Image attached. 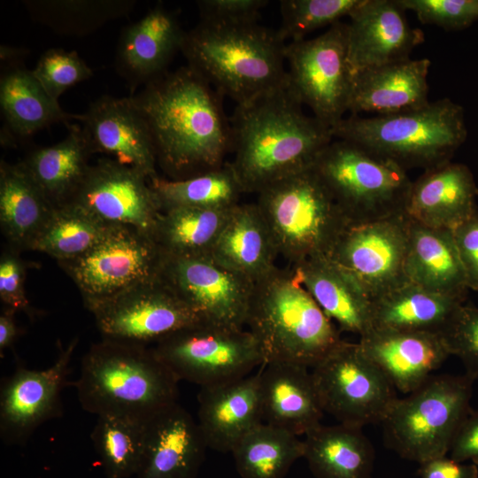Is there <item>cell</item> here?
I'll list each match as a JSON object with an SVG mask.
<instances>
[{
  "instance_id": "obj_5",
  "label": "cell",
  "mask_w": 478,
  "mask_h": 478,
  "mask_svg": "<svg viewBox=\"0 0 478 478\" xmlns=\"http://www.w3.org/2000/svg\"><path fill=\"white\" fill-rule=\"evenodd\" d=\"M245 326L258 345L263 364L312 368L343 341L293 267H276L255 282Z\"/></svg>"
},
{
  "instance_id": "obj_14",
  "label": "cell",
  "mask_w": 478,
  "mask_h": 478,
  "mask_svg": "<svg viewBox=\"0 0 478 478\" xmlns=\"http://www.w3.org/2000/svg\"><path fill=\"white\" fill-rule=\"evenodd\" d=\"M409 220L405 214L344 224L327 258L370 298L408 281Z\"/></svg>"
},
{
  "instance_id": "obj_11",
  "label": "cell",
  "mask_w": 478,
  "mask_h": 478,
  "mask_svg": "<svg viewBox=\"0 0 478 478\" xmlns=\"http://www.w3.org/2000/svg\"><path fill=\"white\" fill-rule=\"evenodd\" d=\"M153 350L179 381L200 388L244 377L263 365L258 345L248 330L202 322L162 339Z\"/></svg>"
},
{
  "instance_id": "obj_48",
  "label": "cell",
  "mask_w": 478,
  "mask_h": 478,
  "mask_svg": "<svg viewBox=\"0 0 478 478\" xmlns=\"http://www.w3.org/2000/svg\"><path fill=\"white\" fill-rule=\"evenodd\" d=\"M468 289L478 291V210L452 230Z\"/></svg>"
},
{
  "instance_id": "obj_4",
  "label": "cell",
  "mask_w": 478,
  "mask_h": 478,
  "mask_svg": "<svg viewBox=\"0 0 478 478\" xmlns=\"http://www.w3.org/2000/svg\"><path fill=\"white\" fill-rule=\"evenodd\" d=\"M178 382L153 348L104 339L83 356L73 385L88 412L148 421L177 403Z\"/></svg>"
},
{
  "instance_id": "obj_49",
  "label": "cell",
  "mask_w": 478,
  "mask_h": 478,
  "mask_svg": "<svg viewBox=\"0 0 478 478\" xmlns=\"http://www.w3.org/2000/svg\"><path fill=\"white\" fill-rule=\"evenodd\" d=\"M450 458L478 465V411H471L459 428L450 447Z\"/></svg>"
},
{
  "instance_id": "obj_30",
  "label": "cell",
  "mask_w": 478,
  "mask_h": 478,
  "mask_svg": "<svg viewBox=\"0 0 478 478\" xmlns=\"http://www.w3.org/2000/svg\"><path fill=\"white\" fill-rule=\"evenodd\" d=\"M277 255L256 204H239L233 208L211 253L220 265L254 283L277 267Z\"/></svg>"
},
{
  "instance_id": "obj_28",
  "label": "cell",
  "mask_w": 478,
  "mask_h": 478,
  "mask_svg": "<svg viewBox=\"0 0 478 478\" xmlns=\"http://www.w3.org/2000/svg\"><path fill=\"white\" fill-rule=\"evenodd\" d=\"M295 268L301 283L341 331L363 335L372 329V302L358 286L325 256Z\"/></svg>"
},
{
  "instance_id": "obj_8",
  "label": "cell",
  "mask_w": 478,
  "mask_h": 478,
  "mask_svg": "<svg viewBox=\"0 0 478 478\" xmlns=\"http://www.w3.org/2000/svg\"><path fill=\"white\" fill-rule=\"evenodd\" d=\"M474 382L466 374L432 375L408 396L397 397L381 423L386 446L419 464L446 456L472 411Z\"/></svg>"
},
{
  "instance_id": "obj_12",
  "label": "cell",
  "mask_w": 478,
  "mask_h": 478,
  "mask_svg": "<svg viewBox=\"0 0 478 478\" xmlns=\"http://www.w3.org/2000/svg\"><path fill=\"white\" fill-rule=\"evenodd\" d=\"M324 412L339 423L363 428L381 424L394 401L396 389L361 350L343 340L312 367Z\"/></svg>"
},
{
  "instance_id": "obj_26",
  "label": "cell",
  "mask_w": 478,
  "mask_h": 478,
  "mask_svg": "<svg viewBox=\"0 0 478 478\" xmlns=\"http://www.w3.org/2000/svg\"><path fill=\"white\" fill-rule=\"evenodd\" d=\"M428 58H408L360 72L353 76L348 112L389 115L414 111L429 101Z\"/></svg>"
},
{
  "instance_id": "obj_19",
  "label": "cell",
  "mask_w": 478,
  "mask_h": 478,
  "mask_svg": "<svg viewBox=\"0 0 478 478\" xmlns=\"http://www.w3.org/2000/svg\"><path fill=\"white\" fill-rule=\"evenodd\" d=\"M397 0H363L349 16L347 58L352 77L367 69L410 58L424 42Z\"/></svg>"
},
{
  "instance_id": "obj_23",
  "label": "cell",
  "mask_w": 478,
  "mask_h": 478,
  "mask_svg": "<svg viewBox=\"0 0 478 478\" xmlns=\"http://www.w3.org/2000/svg\"><path fill=\"white\" fill-rule=\"evenodd\" d=\"M359 337L365 355L405 394L420 387L451 355L435 333L372 328Z\"/></svg>"
},
{
  "instance_id": "obj_41",
  "label": "cell",
  "mask_w": 478,
  "mask_h": 478,
  "mask_svg": "<svg viewBox=\"0 0 478 478\" xmlns=\"http://www.w3.org/2000/svg\"><path fill=\"white\" fill-rule=\"evenodd\" d=\"M80 207L68 204L54 210L31 250L58 262L77 258L93 247L109 228Z\"/></svg>"
},
{
  "instance_id": "obj_22",
  "label": "cell",
  "mask_w": 478,
  "mask_h": 478,
  "mask_svg": "<svg viewBox=\"0 0 478 478\" xmlns=\"http://www.w3.org/2000/svg\"><path fill=\"white\" fill-rule=\"evenodd\" d=\"M207 444L189 412L175 403L146 423L136 478H197Z\"/></svg>"
},
{
  "instance_id": "obj_25",
  "label": "cell",
  "mask_w": 478,
  "mask_h": 478,
  "mask_svg": "<svg viewBox=\"0 0 478 478\" xmlns=\"http://www.w3.org/2000/svg\"><path fill=\"white\" fill-rule=\"evenodd\" d=\"M198 426L207 447L231 452L253 428L263 422L258 374L201 387Z\"/></svg>"
},
{
  "instance_id": "obj_31",
  "label": "cell",
  "mask_w": 478,
  "mask_h": 478,
  "mask_svg": "<svg viewBox=\"0 0 478 478\" xmlns=\"http://www.w3.org/2000/svg\"><path fill=\"white\" fill-rule=\"evenodd\" d=\"M54 210L22 162L1 161L0 226L11 245L31 250Z\"/></svg>"
},
{
  "instance_id": "obj_18",
  "label": "cell",
  "mask_w": 478,
  "mask_h": 478,
  "mask_svg": "<svg viewBox=\"0 0 478 478\" xmlns=\"http://www.w3.org/2000/svg\"><path fill=\"white\" fill-rule=\"evenodd\" d=\"M78 339L61 348L44 369L23 366L3 379L0 388V437L8 445H24L49 420L62 415L61 395L68 384L72 356Z\"/></svg>"
},
{
  "instance_id": "obj_29",
  "label": "cell",
  "mask_w": 478,
  "mask_h": 478,
  "mask_svg": "<svg viewBox=\"0 0 478 478\" xmlns=\"http://www.w3.org/2000/svg\"><path fill=\"white\" fill-rule=\"evenodd\" d=\"M408 281L426 289L465 301L469 289L452 231L409 220Z\"/></svg>"
},
{
  "instance_id": "obj_13",
  "label": "cell",
  "mask_w": 478,
  "mask_h": 478,
  "mask_svg": "<svg viewBox=\"0 0 478 478\" xmlns=\"http://www.w3.org/2000/svg\"><path fill=\"white\" fill-rule=\"evenodd\" d=\"M285 59L288 87L332 128L348 112L352 88L346 23L339 21L317 37L286 43Z\"/></svg>"
},
{
  "instance_id": "obj_37",
  "label": "cell",
  "mask_w": 478,
  "mask_h": 478,
  "mask_svg": "<svg viewBox=\"0 0 478 478\" xmlns=\"http://www.w3.org/2000/svg\"><path fill=\"white\" fill-rule=\"evenodd\" d=\"M304 452L299 436L265 422L250 430L231 451L242 478H284Z\"/></svg>"
},
{
  "instance_id": "obj_1",
  "label": "cell",
  "mask_w": 478,
  "mask_h": 478,
  "mask_svg": "<svg viewBox=\"0 0 478 478\" xmlns=\"http://www.w3.org/2000/svg\"><path fill=\"white\" fill-rule=\"evenodd\" d=\"M143 116L157 164L178 181L222 167L231 150L223 96L188 65L130 95Z\"/></svg>"
},
{
  "instance_id": "obj_51",
  "label": "cell",
  "mask_w": 478,
  "mask_h": 478,
  "mask_svg": "<svg viewBox=\"0 0 478 478\" xmlns=\"http://www.w3.org/2000/svg\"><path fill=\"white\" fill-rule=\"evenodd\" d=\"M16 311L6 307L0 314V355L13 346L19 334L15 321Z\"/></svg>"
},
{
  "instance_id": "obj_27",
  "label": "cell",
  "mask_w": 478,
  "mask_h": 478,
  "mask_svg": "<svg viewBox=\"0 0 478 478\" xmlns=\"http://www.w3.org/2000/svg\"><path fill=\"white\" fill-rule=\"evenodd\" d=\"M262 366L258 374L263 422L299 436L320 425L324 411L309 367L291 363Z\"/></svg>"
},
{
  "instance_id": "obj_50",
  "label": "cell",
  "mask_w": 478,
  "mask_h": 478,
  "mask_svg": "<svg viewBox=\"0 0 478 478\" xmlns=\"http://www.w3.org/2000/svg\"><path fill=\"white\" fill-rule=\"evenodd\" d=\"M418 474L420 478H478V467L443 456L420 464Z\"/></svg>"
},
{
  "instance_id": "obj_6",
  "label": "cell",
  "mask_w": 478,
  "mask_h": 478,
  "mask_svg": "<svg viewBox=\"0 0 478 478\" xmlns=\"http://www.w3.org/2000/svg\"><path fill=\"white\" fill-rule=\"evenodd\" d=\"M331 131L334 139L356 143L406 172L451 161L467 137L463 108L445 97L406 112L367 118L351 114Z\"/></svg>"
},
{
  "instance_id": "obj_38",
  "label": "cell",
  "mask_w": 478,
  "mask_h": 478,
  "mask_svg": "<svg viewBox=\"0 0 478 478\" xmlns=\"http://www.w3.org/2000/svg\"><path fill=\"white\" fill-rule=\"evenodd\" d=\"M135 0H32L24 4L30 17L53 32L88 35L132 12Z\"/></svg>"
},
{
  "instance_id": "obj_43",
  "label": "cell",
  "mask_w": 478,
  "mask_h": 478,
  "mask_svg": "<svg viewBox=\"0 0 478 478\" xmlns=\"http://www.w3.org/2000/svg\"><path fill=\"white\" fill-rule=\"evenodd\" d=\"M31 71L56 101L68 89L93 76L91 68L76 51L56 48L43 52Z\"/></svg>"
},
{
  "instance_id": "obj_40",
  "label": "cell",
  "mask_w": 478,
  "mask_h": 478,
  "mask_svg": "<svg viewBox=\"0 0 478 478\" xmlns=\"http://www.w3.org/2000/svg\"><path fill=\"white\" fill-rule=\"evenodd\" d=\"M93 446L106 478L136 475L141 465L147 421L120 416H96Z\"/></svg>"
},
{
  "instance_id": "obj_32",
  "label": "cell",
  "mask_w": 478,
  "mask_h": 478,
  "mask_svg": "<svg viewBox=\"0 0 478 478\" xmlns=\"http://www.w3.org/2000/svg\"><path fill=\"white\" fill-rule=\"evenodd\" d=\"M303 440L304 458L316 478H370L375 453L362 428L320 424Z\"/></svg>"
},
{
  "instance_id": "obj_45",
  "label": "cell",
  "mask_w": 478,
  "mask_h": 478,
  "mask_svg": "<svg viewBox=\"0 0 478 478\" xmlns=\"http://www.w3.org/2000/svg\"><path fill=\"white\" fill-rule=\"evenodd\" d=\"M418 19L446 30H459L478 22V0H397Z\"/></svg>"
},
{
  "instance_id": "obj_16",
  "label": "cell",
  "mask_w": 478,
  "mask_h": 478,
  "mask_svg": "<svg viewBox=\"0 0 478 478\" xmlns=\"http://www.w3.org/2000/svg\"><path fill=\"white\" fill-rule=\"evenodd\" d=\"M91 312L104 339L143 346L201 322L158 276L118 295Z\"/></svg>"
},
{
  "instance_id": "obj_36",
  "label": "cell",
  "mask_w": 478,
  "mask_h": 478,
  "mask_svg": "<svg viewBox=\"0 0 478 478\" xmlns=\"http://www.w3.org/2000/svg\"><path fill=\"white\" fill-rule=\"evenodd\" d=\"M233 208L174 207L164 210L152 238L165 254L211 256Z\"/></svg>"
},
{
  "instance_id": "obj_46",
  "label": "cell",
  "mask_w": 478,
  "mask_h": 478,
  "mask_svg": "<svg viewBox=\"0 0 478 478\" xmlns=\"http://www.w3.org/2000/svg\"><path fill=\"white\" fill-rule=\"evenodd\" d=\"M266 0H201L197 1L200 20L239 23L258 21Z\"/></svg>"
},
{
  "instance_id": "obj_9",
  "label": "cell",
  "mask_w": 478,
  "mask_h": 478,
  "mask_svg": "<svg viewBox=\"0 0 478 478\" xmlns=\"http://www.w3.org/2000/svg\"><path fill=\"white\" fill-rule=\"evenodd\" d=\"M312 168L351 221L404 214L412 181L397 164L344 140H333Z\"/></svg>"
},
{
  "instance_id": "obj_44",
  "label": "cell",
  "mask_w": 478,
  "mask_h": 478,
  "mask_svg": "<svg viewBox=\"0 0 478 478\" xmlns=\"http://www.w3.org/2000/svg\"><path fill=\"white\" fill-rule=\"evenodd\" d=\"M440 335L450 354L462 361L466 374L478 380V308L461 305Z\"/></svg>"
},
{
  "instance_id": "obj_33",
  "label": "cell",
  "mask_w": 478,
  "mask_h": 478,
  "mask_svg": "<svg viewBox=\"0 0 478 478\" xmlns=\"http://www.w3.org/2000/svg\"><path fill=\"white\" fill-rule=\"evenodd\" d=\"M372 328L441 334L459 298L426 289L410 281L372 300Z\"/></svg>"
},
{
  "instance_id": "obj_34",
  "label": "cell",
  "mask_w": 478,
  "mask_h": 478,
  "mask_svg": "<svg viewBox=\"0 0 478 478\" xmlns=\"http://www.w3.org/2000/svg\"><path fill=\"white\" fill-rule=\"evenodd\" d=\"M58 143L31 151L21 161L54 209L69 204L89 168L92 154L77 125Z\"/></svg>"
},
{
  "instance_id": "obj_2",
  "label": "cell",
  "mask_w": 478,
  "mask_h": 478,
  "mask_svg": "<svg viewBox=\"0 0 478 478\" xmlns=\"http://www.w3.org/2000/svg\"><path fill=\"white\" fill-rule=\"evenodd\" d=\"M302 106L288 85L236 104L230 120V164L244 193L258 194L312 167L334 140L331 127Z\"/></svg>"
},
{
  "instance_id": "obj_35",
  "label": "cell",
  "mask_w": 478,
  "mask_h": 478,
  "mask_svg": "<svg viewBox=\"0 0 478 478\" xmlns=\"http://www.w3.org/2000/svg\"><path fill=\"white\" fill-rule=\"evenodd\" d=\"M0 106L4 119V134L19 137L34 135L52 124L70 126L78 115L66 112L34 76L24 67H12L0 80Z\"/></svg>"
},
{
  "instance_id": "obj_42",
  "label": "cell",
  "mask_w": 478,
  "mask_h": 478,
  "mask_svg": "<svg viewBox=\"0 0 478 478\" xmlns=\"http://www.w3.org/2000/svg\"><path fill=\"white\" fill-rule=\"evenodd\" d=\"M363 0H281V21L277 35L286 42L305 36L326 26H332L351 13Z\"/></svg>"
},
{
  "instance_id": "obj_7",
  "label": "cell",
  "mask_w": 478,
  "mask_h": 478,
  "mask_svg": "<svg viewBox=\"0 0 478 478\" xmlns=\"http://www.w3.org/2000/svg\"><path fill=\"white\" fill-rule=\"evenodd\" d=\"M257 206L278 255L296 266L327 257L347 219L312 167L260 191Z\"/></svg>"
},
{
  "instance_id": "obj_3",
  "label": "cell",
  "mask_w": 478,
  "mask_h": 478,
  "mask_svg": "<svg viewBox=\"0 0 478 478\" xmlns=\"http://www.w3.org/2000/svg\"><path fill=\"white\" fill-rule=\"evenodd\" d=\"M285 46L276 30L258 21L200 20L185 31L181 52L222 96L241 104L288 85Z\"/></svg>"
},
{
  "instance_id": "obj_47",
  "label": "cell",
  "mask_w": 478,
  "mask_h": 478,
  "mask_svg": "<svg viewBox=\"0 0 478 478\" xmlns=\"http://www.w3.org/2000/svg\"><path fill=\"white\" fill-rule=\"evenodd\" d=\"M25 266L13 253H3L0 259V298L6 307L29 312L26 296Z\"/></svg>"
},
{
  "instance_id": "obj_39",
  "label": "cell",
  "mask_w": 478,
  "mask_h": 478,
  "mask_svg": "<svg viewBox=\"0 0 478 478\" xmlns=\"http://www.w3.org/2000/svg\"><path fill=\"white\" fill-rule=\"evenodd\" d=\"M150 184L163 211L174 207L229 209L237 205L243 192L230 163L184 180L173 181L159 176Z\"/></svg>"
},
{
  "instance_id": "obj_52",
  "label": "cell",
  "mask_w": 478,
  "mask_h": 478,
  "mask_svg": "<svg viewBox=\"0 0 478 478\" xmlns=\"http://www.w3.org/2000/svg\"><path fill=\"white\" fill-rule=\"evenodd\" d=\"M19 54H24L19 52V49L11 48L6 45L1 46V59L2 60H10L12 58L19 56Z\"/></svg>"
},
{
  "instance_id": "obj_24",
  "label": "cell",
  "mask_w": 478,
  "mask_h": 478,
  "mask_svg": "<svg viewBox=\"0 0 478 478\" xmlns=\"http://www.w3.org/2000/svg\"><path fill=\"white\" fill-rule=\"evenodd\" d=\"M477 198L472 171L451 160L412 181L404 214L418 224L452 231L478 210Z\"/></svg>"
},
{
  "instance_id": "obj_20",
  "label": "cell",
  "mask_w": 478,
  "mask_h": 478,
  "mask_svg": "<svg viewBox=\"0 0 478 478\" xmlns=\"http://www.w3.org/2000/svg\"><path fill=\"white\" fill-rule=\"evenodd\" d=\"M91 153H104L135 168L150 181L158 175L148 125L132 97L103 96L78 115Z\"/></svg>"
},
{
  "instance_id": "obj_17",
  "label": "cell",
  "mask_w": 478,
  "mask_h": 478,
  "mask_svg": "<svg viewBox=\"0 0 478 478\" xmlns=\"http://www.w3.org/2000/svg\"><path fill=\"white\" fill-rule=\"evenodd\" d=\"M69 204L106 225L130 227L151 236L163 212L150 180L111 158L89 166Z\"/></svg>"
},
{
  "instance_id": "obj_15",
  "label": "cell",
  "mask_w": 478,
  "mask_h": 478,
  "mask_svg": "<svg viewBox=\"0 0 478 478\" xmlns=\"http://www.w3.org/2000/svg\"><path fill=\"white\" fill-rule=\"evenodd\" d=\"M158 276L202 323L234 328L245 326L255 283L210 255L163 253Z\"/></svg>"
},
{
  "instance_id": "obj_21",
  "label": "cell",
  "mask_w": 478,
  "mask_h": 478,
  "mask_svg": "<svg viewBox=\"0 0 478 478\" xmlns=\"http://www.w3.org/2000/svg\"><path fill=\"white\" fill-rule=\"evenodd\" d=\"M184 35L177 14L161 4L122 29L115 67L130 95L167 72L173 58L181 51Z\"/></svg>"
},
{
  "instance_id": "obj_10",
  "label": "cell",
  "mask_w": 478,
  "mask_h": 478,
  "mask_svg": "<svg viewBox=\"0 0 478 478\" xmlns=\"http://www.w3.org/2000/svg\"><path fill=\"white\" fill-rule=\"evenodd\" d=\"M162 255L151 235L127 226H110L89 251L59 265L92 312L118 295L157 278Z\"/></svg>"
}]
</instances>
